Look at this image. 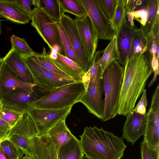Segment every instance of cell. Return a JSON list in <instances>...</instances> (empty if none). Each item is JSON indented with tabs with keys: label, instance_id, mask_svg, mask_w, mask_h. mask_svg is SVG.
Returning <instances> with one entry per match:
<instances>
[{
	"label": "cell",
	"instance_id": "cell-43",
	"mask_svg": "<svg viewBox=\"0 0 159 159\" xmlns=\"http://www.w3.org/2000/svg\"><path fill=\"white\" fill-rule=\"evenodd\" d=\"M0 159H18L16 158L9 157L4 152L2 147L0 146Z\"/></svg>",
	"mask_w": 159,
	"mask_h": 159
},
{
	"label": "cell",
	"instance_id": "cell-17",
	"mask_svg": "<svg viewBox=\"0 0 159 159\" xmlns=\"http://www.w3.org/2000/svg\"><path fill=\"white\" fill-rule=\"evenodd\" d=\"M3 59L19 79L26 83L35 84L32 74L20 53L14 48H11Z\"/></svg>",
	"mask_w": 159,
	"mask_h": 159
},
{
	"label": "cell",
	"instance_id": "cell-31",
	"mask_svg": "<svg viewBox=\"0 0 159 159\" xmlns=\"http://www.w3.org/2000/svg\"><path fill=\"white\" fill-rule=\"evenodd\" d=\"M11 48H14L21 55H31L35 53L29 46L25 39L13 34L10 37Z\"/></svg>",
	"mask_w": 159,
	"mask_h": 159
},
{
	"label": "cell",
	"instance_id": "cell-27",
	"mask_svg": "<svg viewBox=\"0 0 159 159\" xmlns=\"http://www.w3.org/2000/svg\"><path fill=\"white\" fill-rule=\"evenodd\" d=\"M43 159H58L56 147L46 133L39 136Z\"/></svg>",
	"mask_w": 159,
	"mask_h": 159
},
{
	"label": "cell",
	"instance_id": "cell-4",
	"mask_svg": "<svg viewBox=\"0 0 159 159\" xmlns=\"http://www.w3.org/2000/svg\"><path fill=\"white\" fill-rule=\"evenodd\" d=\"M99 57H95L89 70L82 76L85 90L79 98L81 102L91 114L101 119L104 110L103 83L101 76V68Z\"/></svg>",
	"mask_w": 159,
	"mask_h": 159
},
{
	"label": "cell",
	"instance_id": "cell-39",
	"mask_svg": "<svg viewBox=\"0 0 159 159\" xmlns=\"http://www.w3.org/2000/svg\"><path fill=\"white\" fill-rule=\"evenodd\" d=\"M148 105L146 90L144 89L143 90L142 96L137 106L132 111L135 112L143 115L146 114V107Z\"/></svg>",
	"mask_w": 159,
	"mask_h": 159
},
{
	"label": "cell",
	"instance_id": "cell-46",
	"mask_svg": "<svg viewBox=\"0 0 159 159\" xmlns=\"http://www.w3.org/2000/svg\"><path fill=\"white\" fill-rule=\"evenodd\" d=\"M21 159H32V158L27 156H25L24 157H23Z\"/></svg>",
	"mask_w": 159,
	"mask_h": 159
},
{
	"label": "cell",
	"instance_id": "cell-20",
	"mask_svg": "<svg viewBox=\"0 0 159 159\" xmlns=\"http://www.w3.org/2000/svg\"><path fill=\"white\" fill-rule=\"evenodd\" d=\"M57 58L50 60L58 68L69 76L76 80H80L85 73L73 61L61 54V52L57 53Z\"/></svg>",
	"mask_w": 159,
	"mask_h": 159
},
{
	"label": "cell",
	"instance_id": "cell-12",
	"mask_svg": "<svg viewBox=\"0 0 159 159\" xmlns=\"http://www.w3.org/2000/svg\"><path fill=\"white\" fill-rule=\"evenodd\" d=\"M60 23L70 41L78 61L79 67L86 73L89 69L93 61H91L85 54L74 19L63 14L61 16Z\"/></svg>",
	"mask_w": 159,
	"mask_h": 159
},
{
	"label": "cell",
	"instance_id": "cell-49",
	"mask_svg": "<svg viewBox=\"0 0 159 159\" xmlns=\"http://www.w3.org/2000/svg\"><path fill=\"white\" fill-rule=\"evenodd\" d=\"M2 107L3 106L1 101L0 100V111L2 110Z\"/></svg>",
	"mask_w": 159,
	"mask_h": 159
},
{
	"label": "cell",
	"instance_id": "cell-26",
	"mask_svg": "<svg viewBox=\"0 0 159 159\" xmlns=\"http://www.w3.org/2000/svg\"><path fill=\"white\" fill-rule=\"evenodd\" d=\"M63 14L70 13L76 18H82L87 15L81 0H59Z\"/></svg>",
	"mask_w": 159,
	"mask_h": 159
},
{
	"label": "cell",
	"instance_id": "cell-10",
	"mask_svg": "<svg viewBox=\"0 0 159 159\" xmlns=\"http://www.w3.org/2000/svg\"><path fill=\"white\" fill-rule=\"evenodd\" d=\"M99 39L111 40L116 32L111 21L105 15L98 0H81Z\"/></svg>",
	"mask_w": 159,
	"mask_h": 159
},
{
	"label": "cell",
	"instance_id": "cell-1",
	"mask_svg": "<svg viewBox=\"0 0 159 159\" xmlns=\"http://www.w3.org/2000/svg\"><path fill=\"white\" fill-rule=\"evenodd\" d=\"M152 58V54L148 49L143 54H135L127 59L124 66L118 114L126 116L134 108L148 79L153 72Z\"/></svg>",
	"mask_w": 159,
	"mask_h": 159
},
{
	"label": "cell",
	"instance_id": "cell-42",
	"mask_svg": "<svg viewBox=\"0 0 159 159\" xmlns=\"http://www.w3.org/2000/svg\"><path fill=\"white\" fill-rule=\"evenodd\" d=\"M17 1L23 9L31 16L32 11L31 8L32 0H17Z\"/></svg>",
	"mask_w": 159,
	"mask_h": 159
},
{
	"label": "cell",
	"instance_id": "cell-15",
	"mask_svg": "<svg viewBox=\"0 0 159 159\" xmlns=\"http://www.w3.org/2000/svg\"><path fill=\"white\" fill-rule=\"evenodd\" d=\"M147 122L146 114L143 115L132 111L126 115L121 138L133 145L139 137L145 135Z\"/></svg>",
	"mask_w": 159,
	"mask_h": 159
},
{
	"label": "cell",
	"instance_id": "cell-7",
	"mask_svg": "<svg viewBox=\"0 0 159 159\" xmlns=\"http://www.w3.org/2000/svg\"><path fill=\"white\" fill-rule=\"evenodd\" d=\"M20 55L30 71L35 84L41 87L50 91L80 80L44 68L36 62L30 55Z\"/></svg>",
	"mask_w": 159,
	"mask_h": 159
},
{
	"label": "cell",
	"instance_id": "cell-8",
	"mask_svg": "<svg viewBox=\"0 0 159 159\" xmlns=\"http://www.w3.org/2000/svg\"><path fill=\"white\" fill-rule=\"evenodd\" d=\"M31 18V25L47 44L51 50L54 46L57 45L64 52L56 22L41 7L34 8Z\"/></svg>",
	"mask_w": 159,
	"mask_h": 159
},
{
	"label": "cell",
	"instance_id": "cell-28",
	"mask_svg": "<svg viewBox=\"0 0 159 159\" xmlns=\"http://www.w3.org/2000/svg\"><path fill=\"white\" fill-rule=\"evenodd\" d=\"M41 7L56 22L60 23L62 13L59 0H41Z\"/></svg>",
	"mask_w": 159,
	"mask_h": 159
},
{
	"label": "cell",
	"instance_id": "cell-2",
	"mask_svg": "<svg viewBox=\"0 0 159 159\" xmlns=\"http://www.w3.org/2000/svg\"><path fill=\"white\" fill-rule=\"evenodd\" d=\"M80 136L83 154L92 159H120L127 147L121 138L95 126L86 127Z\"/></svg>",
	"mask_w": 159,
	"mask_h": 159
},
{
	"label": "cell",
	"instance_id": "cell-14",
	"mask_svg": "<svg viewBox=\"0 0 159 159\" xmlns=\"http://www.w3.org/2000/svg\"><path fill=\"white\" fill-rule=\"evenodd\" d=\"M147 115V126L143 140L153 146H159V84L152 98Z\"/></svg>",
	"mask_w": 159,
	"mask_h": 159
},
{
	"label": "cell",
	"instance_id": "cell-24",
	"mask_svg": "<svg viewBox=\"0 0 159 159\" xmlns=\"http://www.w3.org/2000/svg\"><path fill=\"white\" fill-rule=\"evenodd\" d=\"M148 49V44L142 29L140 28L139 29L135 28L132 33L131 43L128 58L130 57L135 54H143Z\"/></svg>",
	"mask_w": 159,
	"mask_h": 159
},
{
	"label": "cell",
	"instance_id": "cell-18",
	"mask_svg": "<svg viewBox=\"0 0 159 159\" xmlns=\"http://www.w3.org/2000/svg\"><path fill=\"white\" fill-rule=\"evenodd\" d=\"M135 28L124 19L120 28L116 34L118 53V62L124 66L130 47L132 33Z\"/></svg>",
	"mask_w": 159,
	"mask_h": 159
},
{
	"label": "cell",
	"instance_id": "cell-29",
	"mask_svg": "<svg viewBox=\"0 0 159 159\" xmlns=\"http://www.w3.org/2000/svg\"><path fill=\"white\" fill-rule=\"evenodd\" d=\"M30 56L36 62L44 68L63 75L69 76L58 68L52 62L48 57V54L44 47H43L41 53L35 52L34 54Z\"/></svg>",
	"mask_w": 159,
	"mask_h": 159
},
{
	"label": "cell",
	"instance_id": "cell-51",
	"mask_svg": "<svg viewBox=\"0 0 159 159\" xmlns=\"http://www.w3.org/2000/svg\"><path fill=\"white\" fill-rule=\"evenodd\" d=\"M2 58H0V60Z\"/></svg>",
	"mask_w": 159,
	"mask_h": 159
},
{
	"label": "cell",
	"instance_id": "cell-41",
	"mask_svg": "<svg viewBox=\"0 0 159 159\" xmlns=\"http://www.w3.org/2000/svg\"><path fill=\"white\" fill-rule=\"evenodd\" d=\"M11 127L0 117V141L4 139Z\"/></svg>",
	"mask_w": 159,
	"mask_h": 159
},
{
	"label": "cell",
	"instance_id": "cell-36",
	"mask_svg": "<svg viewBox=\"0 0 159 159\" xmlns=\"http://www.w3.org/2000/svg\"><path fill=\"white\" fill-rule=\"evenodd\" d=\"M126 16L130 25L133 27L134 25V19L138 21L141 24V27L144 26L147 17V10H141L129 12L126 11Z\"/></svg>",
	"mask_w": 159,
	"mask_h": 159
},
{
	"label": "cell",
	"instance_id": "cell-16",
	"mask_svg": "<svg viewBox=\"0 0 159 159\" xmlns=\"http://www.w3.org/2000/svg\"><path fill=\"white\" fill-rule=\"evenodd\" d=\"M37 85L20 80L3 61L0 71V100L3 95L9 92L19 89L31 90Z\"/></svg>",
	"mask_w": 159,
	"mask_h": 159
},
{
	"label": "cell",
	"instance_id": "cell-48",
	"mask_svg": "<svg viewBox=\"0 0 159 159\" xmlns=\"http://www.w3.org/2000/svg\"><path fill=\"white\" fill-rule=\"evenodd\" d=\"M82 159H92L90 158H89L85 155H84L83 156Z\"/></svg>",
	"mask_w": 159,
	"mask_h": 159
},
{
	"label": "cell",
	"instance_id": "cell-21",
	"mask_svg": "<svg viewBox=\"0 0 159 159\" xmlns=\"http://www.w3.org/2000/svg\"><path fill=\"white\" fill-rule=\"evenodd\" d=\"M65 120L58 122L46 133L55 145L57 153L61 146L74 136L67 126Z\"/></svg>",
	"mask_w": 159,
	"mask_h": 159
},
{
	"label": "cell",
	"instance_id": "cell-30",
	"mask_svg": "<svg viewBox=\"0 0 159 159\" xmlns=\"http://www.w3.org/2000/svg\"><path fill=\"white\" fill-rule=\"evenodd\" d=\"M56 24L59 30L61 41L65 56L72 60L79 66L78 61L67 35L62 28L60 23L56 22Z\"/></svg>",
	"mask_w": 159,
	"mask_h": 159
},
{
	"label": "cell",
	"instance_id": "cell-38",
	"mask_svg": "<svg viewBox=\"0 0 159 159\" xmlns=\"http://www.w3.org/2000/svg\"><path fill=\"white\" fill-rule=\"evenodd\" d=\"M126 11L131 12L141 10H147L149 0H125Z\"/></svg>",
	"mask_w": 159,
	"mask_h": 159
},
{
	"label": "cell",
	"instance_id": "cell-19",
	"mask_svg": "<svg viewBox=\"0 0 159 159\" xmlns=\"http://www.w3.org/2000/svg\"><path fill=\"white\" fill-rule=\"evenodd\" d=\"M0 14L6 19L20 24L28 23L31 19L17 0H0Z\"/></svg>",
	"mask_w": 159,
	"mask_h": 159
},
{
	"label": "cell",
	"instance_id": "cell-44",
	"mask_svg": "<svg viewBox=\"0 0 159 159\" xmlns=\"http://www.w3.org/2000/svg\"><path fill=\"white\" fill-rule=\"evenodd\" d=\"M32 5L36 7H41L42 6L41 1L40 0H32Z\"/></svg>",
	"mask_w": 159,
	"mask_h": 159
},
{
	"label": "cell",
	"instance_id": "cell-47",
	"mask_svg": "<svg viewBox=\"0 0 159 159\" xmlns=\"http://www.w3.org/2000/svg\"><path fill=\"white\" fill-rule=\"evenodd\" d=\"M2 20L0 19V36H1L2 32L1 26H2Z\"/></svg>",
	"mask_w": 159,
	"mask_h": 159
},
{
	"label": "cell",
	"instance_id": "cell-50",
	"mask_svg": "<svg viewBox=\"0 0 159 159\" xmlns=\"http://www.w3.org/2000/svg\"><path fill=\"white\" fill-rule=\"evenodd\" d=\"M0 18H6V17L3 15L0 14Z\"/></svg>",
	"mask_w": 159,
	"mask_h": 159
},
{
	"label": "cell",
	"instance_id": "cell-6",
	"mask_svg": "<svg viewBox=\"0 0 159 159\" xmlns=\"http://www.w3.org/2000/svg\"><path fill=\"white\" fill-rule=\"evenodd\" d=\"M85 90L83 83L77 82L59 87L47 93L28 106L42 108L61 109L73 106Z\"/></svg>",
	"mask_w": 159,
	"mask_h": 159
},
{
	"label": "cell",
	"instance_id": "cell-9",
	"mask_svg": "<svg viewBox=\"0 0 159 159\" xmlns=\"http://www.w3.org/2000/svg\"><path fill=\"white\" fill-rule=\"evenodd\" d=\"M72 106L56 109L29 106L26 111L34 121L40 136L45 134L58 122L66 119Z\"/></svg>",
	"mask_w": 159,
	"mask_h": 159
},
{
	"label": "cell",
	"instance_id": "cell-25",
	"mask_svg": "<svg viewBox=\"0 0 159 159\" xmlns=\"http://www.w3.org/2000/svg\"><path fill=\"white\" fill-rule=\"evenodd\" d=\"M118 51L116 34L114 35L107 47L103 50L100 57L99 63L101 68V76L104 70L113 61L118 60ZM102 77V76H101Z\"/></svg>",
	"mask_w": 159,
	"mask_h": 159
},
{
	"label": "cell",
	"instance_id": "cell-40",
	"mask_svg": "<svg viewBox=\"0 0 159 159\" xmlns=\"http://www.w3.org/2000/svg\"><path fill=\"white\" fill-rule=\"evenodd\" d=\"M158 60L156 57L152 55V67L154 72V76L152 79L149 83L148 87L151 86L156 81L157 76L159 75Z\"/></svg>",
	"mask_w": 159,
	"mask_h": 159
},
{
	"label": "cell",
	"instance_id": "cell-34",
	"mask_svg": "<svg viewBox=\"0 0 159 159\" xmlns=\"http://www.w3.org/2000/svg\"><path fill=\"white\" fill-rule=\"evenodd\" d=\"M140 149L141 159H159V146H152L143 140Z\"/></svg>",
	"mask_w": 159,
	"mask_h": 159
},
{
	"label": "cell",
	"instance_id": "cell-35",
	"mask_svg": "<svg viewBox=\"0 0 159 159\" xmlns=\"http://www.w3.org/2000/svg\"><path fill=\"white\" fill-rule=\"evenodd\" d=\"M25 112H20L3 107L0 111V117L11 127L20 119Z\"/></svg>",
	"mask_w": 159,
	"mask_h": 159
},
{
	"label": "cell",
	"instance_id": "cell-5",
	"mask_svg": "<svg viewBox=\"0 0 159 159\" xmlns=\"http://www.w3.org/2000/svg\"><path fill=\"white\" fill-rule=\"evenodd\" d=\"M124 73V67L115 60L106 68L102 74L105 94L104 110L101 119L102 121L113 119L118 114Z\"/></svg>",
	"mask_w": 159,
	"mask_h": 159
},
{
	"label": "cell",
	"instance_id": "cell-11",
	"mask_svg": "<svg viewBox=\"0 0 159 159\" xmlns=\"http://www.w3.org/2000/svg\"><path fill=\"white\" fill-rule=\"evenodd\" d=\"M36 86L33 89H19L7 93L3 95L0 101L3 107L17 111L25 112L30 103L35 101L43 96L40 95V91L48 90Z\"/></svg>",
	"mask_w": 159,
	"mask_h": 159
},
{
	"label": "cell",
	"instance_id": "cell-13",
	"mask_svg": "<svg viewBox=\"0 0 159 159\" xmlns=\"http://www.w3.org/2000/svg\"><path fill=\"white\" fill-rule=\"evenodd\" d=\"M74 20L85 54L93 61L99 39L97 34L88 15Z\"/></svg>",
	"mask_w": 159,
	"mask_h": 159
},
{
	"label": "cell",
	"instance_id": "cell-45",
	"mask_svg": "<svg viewBox=\"0 0 159 159\" xmlns=\"http://www.w3.org/2000/svg\"><path fill=\"white\" fill-rule=\"evenodd\" d=\"M3 58H2L0 60V71L2 66L3 65Z\"/></svg>",
	"mask_w": 159,
	"mask_h": 159
},
{
	"label": "cell",
	"instance_id": "cell-22",
	"mask_svg": "<svg viewBox=\"0 0 159 159\" xmlns=\"http://www.w3.org/2000/svg\"><path fill=\"white\" fill-rule=\"evenodd\" d=\"M159 0H149L147 9V17L144 26L141 27L147 39L149 48L151 42L152 31L155 24L159 21Z\"/></svg>",
	"mask_w": 159,
	"mask_h": 159
},
{
	"label": "cell",
	"instance_id": "cell-23",
	"mask_svg": "<svg viewBox=\"0 0 159 159\" xmlns=\"http://www.w3.org/2000/svg\"><path fill=\"white\" fill-rule=\"evenodd\" d=\"M84 155L80 140L75 136L61 146L57 152L58 159H82Z\"/></svg>",
	"mask_w": 159,
	"mask_h": 159
},
{
	"label": "cell",
	"instance_id": "cell-37",
	"mask_svg": "<svg viewBox=\"0 0 159 159\" xmlns=\"http://www.w3.org/2000/svg\"><path fill=\"white\" fill-rule=\"evenodd\" d=\"M102 11L111 21L115 12L117 0H98Z\"/></svg>",
	"mask_w": 159,
	"mask_h": 159
},
{
	"label": "cell",
	"instance_id": "cell-33",
	"mask_svg": "<svg viewBox=\"0 0 159 159\" xmlns=\"http://www.w3.org/2000/svg\"><path fill=\"white\" fill-rule=\"evenodd\" d=\"M0 146L5 154L9 157L21 159L23 156V152L7 139H4L0 141Z\"/></svg>",
	"mask_w": 159,
	"mask_h": 159
},
{
	"label": "cell",
	"instance_id": "cell-32",
	"mask_svg": "<svg viewBox=\"0 0 159 159\" xmlns=\"http://www.w3.org/2000/svg\"><path fill=\"white\" fill-rule=\"evenodd\" d=\"M126 13L125 0H117L115 14L111 20L113 27L116 33L120 29L126 17Z\"/></svg>",
	"mask_w": 159,
	"mask_h": 159
},
{
	"label": "cell",
	"instance_id": "cell-3",
	"mask_svg": "<svg viewBox=\"0 0 159 159\" xmlns=\"http://www.w3.org/2000/svg\"><path fill=\"white\" fill-rule=\"evenodd\" d=\"M25 156L32 159H43L39 136L34 123L26 111L11 127L5 138Z\"/></svg>",
	"mask_w": 159,
	"mask_h": 159
}]
</instances>
